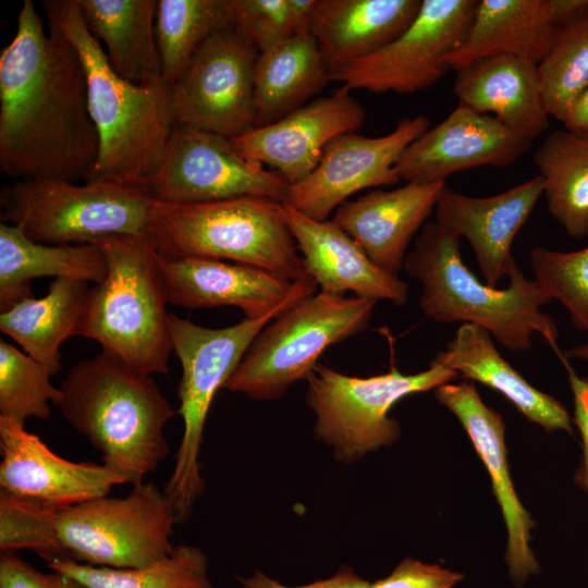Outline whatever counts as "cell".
<instances>
[{
	"label": "cell",
	"instance_id": "obj_17",
	"mask_svg": "<svg viewBox=\"0 0 588 588\" xmlns=\"http://www.w3.org/2000/svg\"><path fill=\"white\" fill-rule=\"evenodd\" d=\"M365 120L364 107L342 85L329 96L230 140L242 156L268 164L291 186L315 170L331 140L358 132Z\"/></svg>",
	"mask_w": 588,
	"mask_h": 588
},
{
	"label": "cell",
	"instance_id": "obj_4",
	"mask_svg": "<svg viewBox=\"0 0 588 588\" xmlns=\"http://www.w3.org/2000/svg\"><path fill=\"white\" fill-rule=\"evenodd\" d=\"M460 240L437 221L426 222L405 257L404 269L421 284L424 314L441 323L478 326L511 351H528L538 333L559 353L558 327L541 311L551 298L541 286L516 261L506 287L481 283L464 264Z\"/></svg>",
	"mask_w": 588,
	"mask_h": 588
},
{
	"label": "cell",
	"instance_id": "obj_26",
	"mask_svg": "<svg viewBox=\"0 0 588 588\" xmlns=\"http://www.w3.org/2000/svg\"><path fill=\"white\" fill-rule=\"evenodd\" d=\"M558 30L550 0H478L466 38L446 62L457 70L487 57L509 54L538 65Z\"/></svg>",
	"mask_w": 588,
	"mask_h": 588
},
{
	"label": "cell",
	"instance_id": "obj_11",
	"mask_svg": "<svg viewBox=\"0 0 588 588\" xmlns=\"http://www.w3.org/2000/svg\"><path fill=\"white\" fill-rule=\"evenodd\" d=\"M174 524L164 491L154 482H142L122 498L106 495L61 509L57 529L63 559L136 568L173 551Z\"/></svg>",
	"mask_w": 588,
	"mask_h": 588
},
{
	"label": "cell",
	"instance_id": "obj_21",
	"mask_svg": "<svg viewBox=\"0 0 588 588\" xmlns=\"http://www.w3.org/2000/svg\"><path fill=\"white\" fill-rule=\"evenodd\" d=\"M542 195L539 175L487 197L467 196L445 185L436 204V221L468 241L483 280L497 286L515 262L514 238Z\"/></svg>",
	"mask_w": 588,
	"mask_h": 588
},
{
	"label": "cell",
	"instance_id": "obj_19",
	"mask_svg": "<svg viewBox=\"0 0 588 588\" xmlns=\"http://www.w3.org/2000/svg\"><path fill=\"white\" fill-rule=\"evenodd\" d=\"M0 489L66 507L106 497L124 479L103 464L72 462L53 453L24 424L0 417Z\"/></svg>",
	"mask_w": 588,
	"mask_h": 588
},
{
	"label": "cell",
	"instance_id": "obj_1",
	"mask_svg": "<svg viewBox=\"0 0 588 588\" xmlns=\"http://www.w3.org/2000/svg\"><path fill=\"white\" fill-rule=\"evenodd\" d=\"M25 0L0 53V169L17 180L89 182L99 154L79 54Z\"/></svg>",
	"mask_w": 588,
	"mask_h": 588
},
{
	"label": "cell",
	"instance_id": "obj_40",
	"mask_svg": "<svg viewBox=\"0 0 588 588\" xmlns=\"http://www.w3.org/2000/svg\"><path fill=\"white\" fill-rule=\"evenodd\" d=\"M463 575L438 564L406 558L384 578L369 588H454Z\"/></svg>",
	"mask_w": 588,
	"mask_h": 588
},
{
	"label": "cell",
	"instance_id": "obj_29",
	"mask_svg": "<svg viewBox=\"0 0 588 588\" xmlns=\"http://www.w3.org/2000/svg\"><path fill=\"white\" fill-rule=\"evenodd\" d=\"M77 3L88 30L119 76L136 84L163 78L156 39V0Z\"/></svg>",
	"mask_w": 588,
	"mask_h": 588
},
{
	"label": "cell",
	"instance_id": "obj_41",
	"mask_svg": "<svg viewBox=\"0 0 588 588\" xmlns=\"http://www.w3.org/2000/svg\"><path fill=\"white\" fill-rule=\"evenodd\" d=\"M0 588H87L76 579L52 571L42 573L15 553L2 552L0 556Z\"/></svg>",
	"mask_w": 588,
	"mask_h": 588
},
{
	"label": "cell",
	"instance_id": "obj_28",
	"mask_svg": "<svg viewBox=\"0 0 588 588\" xmlns=\"http://www.w3.org/2000/svg\"><path fill=\"white\" fill-rule=\"evenodd\" d=\"M107 261L97 244L49 245L30 240L15 224L0 223V310L32 297L30 281L56 277L101 282Z\"/></svg>",
	"mask_w": 588,
	"mask_h": 588
},
{
	"label": "cell",
	"instance_id": "obj_39",
	"mask_svg": "<svg viewBox=\"0 0 588 588\" xmlns=\"http://www.w3.org/2000/svg\"><path fill=\"white\" fill-rule=\"evenodd\" d=\"M237 26L264 52L293 36L287 0H232Z\"/></svg>",
	"mask_w": 588,
	"mask_h": 588
},
{
	"label": "cell",
	"instance_id": "obj_23",
	"mask_svg": "<svg viewBox=\"0 0 588 588\" xmlns=\"http://www.w3.org/2000/svg\"><path fill=\"white\" fill-rule=\"evenodd\" d=\"M290 231L304 269L320 292L384 299L396 306L407 302L408 285L376 266L360 246L335 222L308 218L283 204Z\"/></svg>",
	"mask_w": 588,
	"mask_h": 588
},
{
	"label": "cell",
	"instance_id": "obj_14",
	"mask_svg": "<svg viewBox=\"0 0 588 588\" xmlns=\"http://www.w3.org/2000/svg\"><path fill=\"white\" fill-rule=\"evenodd\" d=\"M166 204H197L237 197L283 203L290 185L274 170L242 156L230 138L175 127L157 172L146 186Z\"/></svg>",
	"mask_w": 588,
	"mask_h": 588
},
{
	"label": "cell",
	"instance_id": "obj_3",
	"mask_svg": "<svg viewBox=\"0 0 588 588\" xmlns=\"http://www.w3.org/2000/svg\"><path fill=\"white\" fill-rule=\"evenodd\" d=\"M56 406L125 483L144 482L169 453L163 430L175 411L151 376L107 351L70 369Z\"/></svg>",
	"mask_w": 588,
	"mask_h": 588
},
{
	"label": "cell",
	"instance_id": "obj_38",
	"mask_svg": "<svg viewBox=\"0 0 588 588\" xmlns=\"http://www.w3.org/2000/svg\"><path fill=\"white\" fill-rule=\"evenodd\" d=\"M530 265L544 293L567 309L576 329L588 332V246L573 252L537 246Z\"/></svg>",
	"mask_w": 588,
	"mask_h": 588
},
{
	"label": "cell",
	"instance_id": "obj_6",
	"mask_svg": "<svg viewBox=\"0 0 588 588\" xmlns=\"http://www.w3.org/2000/svg\"><path fill=\"white\" fill-rule=\"evenodd\" d=\"M150 237L166 258H209L264 269L296 281L306 277L283 203L237 197L197 204L155 200Z\"/></svg>",
	"mask_w": 588,
	"mask_h": 588
},
{
	"label": "cell",
	"instance_id": "obj_15",
	"mask_svg": "<svg viewBox=\"0 0 588 588\" xmlns=\"http://www.w3.org/2000/svg\"><path fill=\"white\" fill-rule=\"evenodd\" d=\"M430 127L425 114L404 117L382 136L345 133L326 147L315 170L291 185L283 204L319 220L353 194L370 187L390 186L401 181L395 166L403 151Z\"/></svg>",
	"mask_w": 588,
	"mask_h": 588
},
{
	"label": "cell",
	"instance_id": "obj_30",
	"mask_svg": "<svg viewBox=\"0 0 588 588\" xmlns=\"http://www.w3.org/2000/svg\"><path fill=\"white\" fill-rule=\"evenodd\" d=\"M89 283L75 279H54L42 297L22 299L0 314V331L51 376L61 368L60 346L78 335Z\"/></svg>",
	"mask_w": 588,
	"mask_h": 588
},
{
	"label": "cell",
	"instance_id": "obj_34",
	"mask_svg": "<svg viewBox=\"0 0 588 588\" xmlns=\"http://www.w3.org/2000/svg\"><path fill=\"white\" fill-rule=\"evenodd\" d=\"M47 565L87 588H213L206 554L189 544L176 546L168 556L136 568L93 566L68 559L49 560Z\"/></svg>",
	"mask_w": 588,
	"mask_h": 588
},
{
	"label": "cell",
	"instance_id": "obj_33",
	"mask_svg": "<svg viewBox=\"0 0 588 588\" xmlns=\"http://www.w3.org/2000/svg\"><path fill=\"white\" fill-rule=\"evenodd\" d=\"M234 25L232 0H158L156 39L163 79L174 85L200 46Z\"/></svg>",
	"mask_w": 588,
	"mask_h": 588
},
{
	"label": "cell",
	"instance_id": "obj_18",
	"mask_svg": "<svg viewBox=\"0 0 588 588\" xmlns=\"http://www.w3.org/2000/svg\"><path fill=\"white\" fill-rule=\"evenodd\" d=\"M531 143L495 117L458 103L403 151L395 170L406 183L445 182L451 174L475 168L510 167Z\"/></svg>",
	"mask_w": 588,
	"mask_h": 588
},
{
	"label": "cell",
	"instance_id": "obj_43",
	"mask_svg": "<svg viewBox=\"0 0 588 588\" xmlns=\"http://www.w3.org/2000/svg\"><path fill=\"white\" fill-rule=\"evenodd\" d=\"M237 580L243 588H369L371 584L348 566H341L329 578L294 587L281 584L260 569L254 571L249 576H237Z\"/></svg>",
	"mask_w": 588,
	"mask_h": 588
},
{
	"label": "cell",
	"instance_id": "obj_5",
	"mask_svg": "<svg viewBox=\"0 0 588 588\" xmlns=\"http://www.w3.org/2000/svg\"><path fill=\"white\" fill-rule=\"evenodd\" d=\"M95 244L105 254L107 273L89 289L78 335L142 373H167L170 314L155 242L120 235Z\"/></svg>",
	"mask_w": 588,
	"mask_h": 588
},
{
	"label": "cell",
	"instance_id": "obj_22",
	"mask_svg": "<svg viewBox=\"0 0 588 588\" xmlns=\"http://www.w3.org/2000/svg\"><path fill=\"white\" fill-rule=\"evenodd\" d=\"M445 182H407L393 189H375L340 205L332 221L345 231L370 260L399 277L413 236L436 208Z\"/></svg>",
	"mask_w": 588,
	"mask_h": 588
},
{
	"label": "cell",
	"instance_id": "obj_7",
	"mask_svg": "<svg viewBox=\"0 0 588 588\" xmlns=\"http://www.w3.org/2000/svg\"><path fill=\"white\" fill-rule=\"evenodd\" d=\"M2 222L49 245L95 244L120 235L150 236L155 199L144 187L53 179L16 180L0 195Z\"/></svg>",
	"mask_w": 588,
	"mask_h": 588
},
{
	"label": "cell",
	"instance_id": "obj_37",
	"mask_svg": "<svg viewBox=\"0 0 588 588\" xmlns=\"http://www.w3.org/2000/svg\"><path fill=\"white\" fill-rule=\"evenodd\" d=\"M51 504L0 492V550H32L47 561L63 559L57 522L60 510Z\"/></svg>",
	"mask_w": 588,
	"mask_h": 588
},
{
	"label": "cell",
	"instance_id": "obj_13",
	"mask_svg": "<svg viewBox=\"0 0 588 588\" xmlns=\"http://www.w3.org/2000/svg\"><path fill=\"white\" fill-rule=\"evenodd\" d=\"M478 0H422L411 25L376 53L330 74L331 82L370 93L413 94L451 70L448 56L471 26Z\"/></svg>",
	"mask_w": 588,
	"mask_h": 588
},
{
	"label": "cell",
	"instance_id": "obj_35",
	"mask_svg": "<svg viewBox=\"0 0 588 588\" xmlns=\"http://www.w3.org/2000/svg\"><path fill=\"white\" fill-rule=\"evenodd\" d=\"M538 73L546 109L563 123L588 86V10L559 28Z\"/></svg>",
	"mask_w": 588,
	"mask_h": 588
},
{
	"label": "cell",
	"instance_id": "obj_24",
	"mask_svg": "<svg viewBox=\"0 0 588 588\" xmlns=\"http://www.w3.org/2000/svg\"><path fill=\"white\" fill-rule=\"evenodd\" d=\"M458 103L491 114L516 134L534 139L549 128L538 65L520 58L491 56L455 70Z\"/></svg>",
	"mask_w": 588,
	"mask_h": 588
},
{
	"label": "cell",
	"instance_id": "obj_8",
	"mask_svg": "<svg viewBox=\"0 0 588 588\" xmlns=\"http://www.w3.org/2000/svg\"><path fill=\"white\" fill-rule=\"evenodd\" d=\"M275 317L244 318L233 326L207 328L170 314L171 346L182 366L177 413L183 434L164 493L176 523L188 519L204 491L199 453L213 397L224 389L257 334Z\"/></svg>",
	"mask_w": 588,
	"mask_h": 588
},
{
	"label": "cell",
	"instance_id": "obj_45",
	"mask_svg": "<svg viewBox=\"0 0 588 588\" xmlns=\"http://www.w3.org/2000/svg\"><path fill=\"white\" fill-rule=\"evenodd\" d=\"M563 125L572 133L588 136V86L571 108Z\"/></svg>",
	"mask_w": 588,
	"mask_h": 588
},
{
	"label": "cell",
	"instance_id": "obj_42",
	"mask_svg": "<svg viewBox=\"0 0 588 588\" xmlns=\"http://www.w3.org/2000/svg\"><path fill=\"white\" fill-rule=\"evenodd\" d=\"M558 355L567 372V379L573 394V422L581 437L583 456L575 479L588 498V379L578 376L568 364V359L564 358L561 352Z\"/></svg>",
	"mask_w": 588,
	"mask_h": 588
},
{
	"label": "cell",
	"instance_id": "obj_31",
	"mask_svg": "<svg viewBox=\"0 0 588 588\" xmlns=\"http://www.w3.org/2000/svg\"><path fill=\"white\" fill-rule=\"evenodd\" d=\"M330 82V71L310 34L292 36L260 52L255 66V127L310 102Z\"/></svg>",
	"mask_w": 588,
	"mask_h": 588
},
{
	"label": "cell",
	"instance_id": "obj_27",
	"mask_svg": "<svg viewBox=\"0 0 588 588\" xmlns=\"http://www.w3.org/2000/svg\"><path fill=\"white\" fill-rule=\"evenodd\" d=\"M433 360L465 379L478 381L506 397L528 420L547 431L572 433L568 411L555 397L532 387L499 353L485 329L463 323L446 350Z\"/></svg>",
	"mask_w": 588,
	"mask_h": 588
},
{
	"label": "cell",
	"instance_id": "obj_2",
	"mask_svg": "<svg viewBox=\"0 0 588 588\" xmlns=\"http://www.w3.org/2000/svg\"><path fill=\"white\" fill-rule=\"evenodd\" d=\"M42 8L48 25L70 40L85 69L89 112L99 137L90 181L146 188L175 128L171 86L163 78L136 84L119 76L88 30L77 0H45Z\"/></svg>",
	"mask_w": 588,
	"mask_h": 588
},
{
	"label": "cell",
	"instance_id": "obj_46",
	"mask_svg": "<svg viewBox=\"0 0 588 588\" xmlns=\"http://www.w3.org/2000/svg\"><path fill=\"white\" fill-rule=\"evenodd\" d=\"M561 354L566 359L588 362V340L583 344L569 347L563 353L561 352Z\"/></svg>",
	"mask_w": 588,
	"mask_h": 588
},
{
	"label": "cell",
	"instance_id": "obj_25",
	"mask_svg": "<svg viewBox=\"0 0 588 588\" xmlns=\"http://www.w3.org/2000/svg\"><path fill=\"white\" fill-rule=\"evenodd\" d=\"M422 0H317L310 35L330 74L396 39Z\"/></svg>",
	"mask_w": 588,
	"mask_h": 588
},
{
	"label": "cell",
	"instance_id": "obj_10",
	"mask_svg": "<svg viewBox=\"0 0 588 588\" xmlns=\"http://www.w3.org/2000/svg\"><path fill=\"white\" fill-rule=\"evenodd\" d=\"M457 376L436 360L417 373L406 375L392 366L385 373L366 378L318 364L306 379L315 436L331 448L338 462L355 463L400 438V424L390 416L399 401L434 390Z\"/></svg>",
	"mask_w": 588,
	"mask_h": 588
},
{
	"label": "cell",
	"instance_id": "obj_36",
	"mask_svg": "<svg viewBox=\"0 0 588 588\" xmlns=\"http://www.w3.org/2000/svg\"><path fill=\"white\" fill-rule=\"evenodd\" d=\"M50 377L38 362L1 339L0 417L22 424L27 418H49V402L56 405L60 397V388Z\"/></svg>",
	"mask_w": 588,
	"mask_h": 588
},
{
	"label": "cell",
	"instance_id": "obj_16",
	"mask_svg": "<svg viewBox=\"0 0 588 588\" xmlns=\"http://www.w3.org/2000/svg\"><path fill=\"white\" fill-rule=\"evenodd\" d=\"M159 268L168 303L188 309L234 306L249 319L279 316L318 287L309 275L291 281L256 267L209 258L159 255Z\"/></svg>",
	"mask_w": 588,
	"mask_h": 588
},
{
	"label": "cell",
	"instance_id": "obj_9",
	"mask_svg": "<svg viewBox=\"0 0 588 588\" xmlns=\"http://www.w3.org/2000/svg\"><path fill=\"white\" fill-rule=\"evenodd\" d=\"M376 303L323 292L299 301L257 334L224 389L279 400L310 376L326 350L364 331Z\"/></svg>",
	"mask_w": 588,
	"mask_h": 588
},
{
	"label": "cell",
	"instance_id": "obj_44",
	"mask_svg": "<svg viewBox=\"0 0 588 588\" xmlns=\"http://www.w3.org/2000/svg\"><path fill=\"white\" fill-rule=\"evenodd\" d=\"M317 0H287L293 36L310 34V25Z\"/></svg>",
	"mask_w": 588,
	"mask_h": 588
},
{
	"label": "cell",
	"instance_id": "obj_20",
	"mask_svg": "<svg viewBox=\"0 0 588 588\" xmlns=\"http://www.w3.org/2000/svg\"><path fill=\"white\" fill-rule=\"evenodd\" d=\"M434 396L460 420L490 475L507 530L509 573L520 585L540 568L530 548L535 522L519 501L510 475L503 418L483 403L473 382L442 384L434 389Z\"/></svg>",
	"mask_w": 588,
	"mask_h": 588
},
{
	"label": "cell",
	"instance_id": "obj_32",
	"mask_svg": "<svg viewBox=\"0 0 588 588\" xmlns=\"http://www.w3.org/2000/svg\"><path fill=\"white\" fill-rule=\"evenodd\" d=\"M552 217L574 238L588 235V136L556 130L534 156Z\"/></svg>",
	"mask_w": 588,
	"mask_h": 588
},
{
	"label": "cell",
	"instance_id": "obj_12",
	"mask_svg": "<svg viewBox=\"0 0 588 588\" xmlns=\"http://www.w3.org/2000/svg\"><path fill=\"white\" fill-rule=\"evenodd\" d=\"M258 56L259 51L237 24L210 36L171 86L175 127L226 138L253 130Z\"/></svg>",
	"mask_w": 588,
	"mask_h": 588
}]
</instances>
